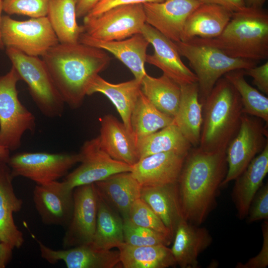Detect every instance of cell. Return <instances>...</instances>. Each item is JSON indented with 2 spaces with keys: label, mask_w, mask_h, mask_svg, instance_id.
<instances>
[{
  "label": "cell",
  "mask_w": 268,
  "mask_h": 268,
  "mask_svg": "<svg viewBox=\"0 0 268 268\" xmlns=\"http://www.w3.org/2000/svg\"><path fill=\"white\" fill-rule=\"evenodd\" d=\"M226 150L205 151L192 147L177 182L183 218L201 224L214 208L227 171Z\"/></svg>",
  "instance_id": "1"
},
{
  "label": "cell",
  "mask_w": 268,
  "mask_h": 268,
  "mask_svg": "<svg viewBox=\"0 0 268 268\" xmlns=\"http://www.w3.org/2000/svg\"><path fill=\"white\" fill-rule=\"evenodd\" d=\"M42 59L65 103L72 109L82 105L90 83L111 61L105 51L80 42L59 43Z\"/></svg>",
  "instance_id": "2"
},
{
  "label": "cell",
  "mask_w": 268,
  "mask_h": 268,
  "mask_svg": "<svg viewBox=\"0 0 268 268\" xmlns=\"http://www.w3.org/2000/svg\"><path fill=\"white\" fill-rule=\"evenodd\" d=\"M242 114L238 93L224 77H221L203 102L198 147L205 151L226 150L238 132Z\"/></svg>",
  "instance_id": "3"
},
{
  "label": "cell",
  "mask_w": 268,
  "mask_h": 268,
  "mask_svg": "<svg viewBox=\"0 0 268 268\" xmlns=\"http://www.w3.org/2000/svg\"><path fill=\"white\" fill-rule=\"evenodd\" d=\"M201 39L234 58L254 61L268 59V14L262 8L246 6L233 12L219 36Z\"/></svg>",
  "instance_id": "4"
},
{
  "label": "cell",
  "mask_w": 268,
  "mask_h": 268,
  "mask_svg": "<svg viewBox=\"0 0 268 268\" xmlns=\"http://www.w3.org/2000/svg\"><path fill=\"white\" fill-rule=\"evenodd\" d=\"M174 42L180 56L188 60L197 77L200 99L202 104L222 75L257 65L256 61L229 57L201 38Z\"/></svg>",
  "instance_id": "5"
},
{
  "label": "cell",
  "mask_w": 268,
  "mask_h": 268,
  "mask_svg": "<svg viewBox=\"0 0 268 268\" xmlns=\"http://www.w3.org/2000/svg\"><path fill=\"white\" fill-rule=\"evenodd\" d=\"M5 49L12 67L20 80L27 84L29 94L41 113L50 118L61 117L65 103L42 59L12 48Z\"/></svg>",
  "instance_id": "6"
},
{
  "label": "cell",
  "mask_w": 268,
  "mask_h": 268,
  "mask_svg": "<svg viewBox=\"0 0 268 268\" xmlns=\"http://www.w3.org/2000/svg\"><path fill=\"white\" fill-rule=\"evenodd\" d=\"M20 77L12 67L0 75V145L14 151L19 148L24 133H33L34 115L22 104L16 88Z\"/></svg>",
  "instance_id": "7"
},
{
  "label": "cell",
  "mask_w": 268,
  "mask_h": 268,
  "mask_svg": "<svg viewBox=\"0 0 268 268\" xmlns=\"http://www.w3.org/2000/svg\"><path fill=\"white\" fill-rule=\"evenodd\" d=\"M0 33L4 48L31 56L42 57L59 43L47 16L20 21L2 15Z\"/></svg>",
  "instance_id": "8"
},
{
  "label": "cell",
  "mask_w": 268,
  "mask_h": 268,
  "mask_svg": "<svg viewBox=\"0 0 268 268\" xmlns=\"http://www.w3.org/2000/svg\"><path fill=\"white\" fill-rule=\"evenodd\" d=\"M262 121L242 114L238 132L225 150L227 171L221 187L237 178L268 143V130Z\"/></svg>",
  "instance_id": "9"
},
{
  "label": "cell",
  "mask_w": 268,
  "mask_h": 268,
  "mask_svg": "<svg viewBox=\"0 0 268 268\" xmlns=\"http://www.w3.org/2000/svg\"><path fill=\"white\" fill-rule=\"evenodd\" d=\"M80 161L79 153L24 152L10 156L7 164L13 178L21 176L42 185L65 177Z\"/></svg>",
  "instance_id": "10"
},
{
  "label": "cell",
  "mask_w": 268,
  "mask_h": 268,
  "mask_svg": "<svg viewBox=\"0 0 268 268\" xmlns=\"http://www.w3.org/2000/svg\"><path fill=\"white\" fill-rule=\"evenodd\" d=\"M146 23L142 4L111 8L93 17H83L84 33L103 41H117L141 33Z\"/></svg>",
  "instance_id": "11"
},
{
  "label": "cell",
  "mask_w": 268,
  "mask_h": 268,
  "mask_svg": "<svg viewBox=\"0 0 268 268\" xmlns=\"http://www.w3.org/2000/svg\"><path fill=\"white\" fill-rule=\"evenodd\" d=\"M79 153L80 165L63 180L72 189L103 180L116 173L132 172L133 168V166L110 157L101 147L98 136L86 141Z\"/></svg>",
  "instance_id": "12"
},
{
  "label": "cell",
  "mask_w": 268,
  "mask_h": 268,
  "mask_svg": "<svg viewBox=\"0 0 268 268\" xmlns=\"http://www.w3.org/2000/svg\"><path fill=\"white\" fill-rule=\"evenodd\" d=\"M97 192L94 183L73 189V208L63 239L64 249L90 244L96 224Z\"/></svg>",
  "instance_id": "13"
},
{
  "label": "cell",
  "mask_w": 268,
  "mask_h": 268,
  "mask_svg": "<svg viewBox=\"0 0 268 268\" xmlns=\"http://www.w3.org/2000/svg\"><path fill=\"white\" fill-rule=\"evenodd\" d=\"M141 34L154 49L153 54H147L146 62L160 69L180 85L197 82L195 73L182 61L174 41L146 23Z\"/></svg>",
  "instance_id": "14"
},
{
  "label": "cell",
  "mask_w": 268,
  "mask_h": 268,
  "mask_svg": "<svg viewBox=\"0 0 268 268\" xmlns=\"http://www.w3.org/2000/svg\"><path fill=\"white\" fill-rule=\"evenodd\" d=\"M33 200L44 224L67 226L73 208V189L64 181L36 185Z\"/></svg>",
  "instance_id": "15"
},
{
  "label": "cell",
  "mask_w": 268,
  "mask_h": 268,
  "mask_svg": "<svg viewBox=\"0 0 268 268\" xmlns=\"http://www.w3.org/2000/svg\"><path fill=\"white\" fill-rule=\"evenodd\" d=\"M201 4L196 0H165L142 4L146 23L178 42L181 40L187 18Z\"/></svg>",
  "instance_id": "16"
},
{
  "label": "cell",
  "mask_w": 268,
  "mask_h": 268,
  "mask_svg": "<svg viewBox=\"0 0 268 268\" xmlns=\"http://www.w3.org/2000/svg\"><path fill=\"white\" fill-rule=\"evenodd\" d=\"M33 237L38 244L41 257L51 264L61 261L67 268H113L120 263L119 251L98 250L90 244L54 250Z\"/></svg>",
  "instance_id": "17"
},
{
  "label": "cell",
  "mask_w": 268,
  "mask_h": 268,
  "mask_svg": "<svg viewBox=\"0 0 268 268\" xmlns=\"http://www.w3.org/2000/svg\"><path fill=\"white\" fill-rule=\"evenodd\" d=\"M186 156L172 151L150 155L139 159L131 173L142 187L175 183Z\"/></svg>",
  "instance_id": "18"
},
{
  "label": "cell",
  "mask_w": 268,
  "mask_h": 268,
  "mask_svg": "<svg viewBox=\"0 0 268 268\" xmlns=\"http://www.w3.org/2000/svg\"><path fill=\"white\" fill-rule=\"evenodd\" d=\"M79 42L111 53L131 71L135 79L140 82L146 74L144 64L149 43L141 33L121 40L103 41L83 32Z\"/></svg>",
  "instance_id": "19"
},
{
  "label": "cell",
  "mask_w": 268,
  "mask_h": 268,
  "mask_svg": "<svg viewBox=\"0 0 268 268\" xmlns=\"http://www.w3.org/2000/svg\"><path fill=\"white\" fill-rule=\"evenodd\" d=\"M10 169L7 163L0 161V243L13 249L20 248L24 242L22 232L15 225L13 214L19 212L23 201L14 190Z\"/></svg>",
  "instance_id": "20"
},
{
  "label": "cell",
  "mask_w": 268,
  "mask_h": 268,
  "mask_svg": "<svg viewBox=\"0 0 268 268\" xmlns=\"http://www.w3.org/2000/svg\"><path fill=\"white\" fill-rule=\"evenodd\" d=\"M100 122L98 137L102 148L112 158L133 166L139 156L133 133L112 115L104 116Z\"/></svg>",
  "instance_id": "21"
},
{
  "label": "cell",
  "mask_w": 268,
  "mask_h": 268,
  "mask_svg": "<svg viewBox=\"0 0 268 268\" xmlns=\"http://www.w3.org/2000/svg\"><path fill=\"white\" fill-rule=\"evenodd\" d=\"M171 248L177 265L181 268H198V257L212 242L208 231L184 219L179 223Z\"/></svg>",
  "instance_id": "22"
},
{
  "label": "cell",
  "mask_w": 268,
  "mask_h": 268,
  "mask_svg": "<svg viewBox=\"0 0 268 268\" xmlns=\"http://www.w3.org/2000/svg\"><path fill=\"white\" fill-rule=\"evenodd\" d=\"M268 173V143L234 180L232 198L239 219L246 218L251 201Z\"/></svg>",
  "instance_id": "23"
},
{
  "label": "cell",
  "mask_w": 268,
  "mask_h": 268,
  "mask_svg": "<svg viewBox=\"0 0 268 268\" xmlns=\"http://www.w3.org/2000/svg\"><path fill=\"white\" fill-rule=\"evenodd\" d=\"M94 185L98 194L123 219L128 217L132 205L140 198L142 186L131 172L113 174Z\"/></svg>",
  "instance_id": "24"
},
{
  "label": "cell",
  "mask_w": 268,
  "mask_h": 268,
  "mask_svg": "<svg viewBox=\"0 0 268 268\" xmlns=\"http://www.w3.org/2000/svg\"><path fill=\"white\" fill-rule=\"evenodd\" d=\"M233 12L217 4L201 3L187 18L182 41L194 38H213L219 36L230 21Z\"/></svg>",
  "instance_id": "25"
},
{
  "label": "cell",
  "mask_w": 268,
  "mask_h": 268,
  "mask_svg": "<svg viewBox=\"0 0 268 268\" xmlns=\"http://www.w3.org/2000/svg\"><path fill=\"white\" fill-rule=\"evenodd\" d=\"M140 198L161 220L173 238L179 223L184 219L177 182L142 187Z\"/></svg>",
  "instance_id": "26"
},
{
  "label": "cell",
  "mask_w": 268,
  "mask_h": 268,
  "mask_svg": "<svg viewBox=\"0 0 268 268\" xmlns=\"http://www.w3.org/2000/svg\"><path fill=\"white\" fill-rule=\"evenodd\" d=\"M181 97L173 123L194 147L200 142L202 124L203 104L197 82L180 85Z\"/></svg>",
  "instance_id": "27"
},
{
  "label": "cell",
  "mask_w": 268,
  "mask_h": 268,
  "mask_svg": "<svg viewBox=\"0 0 268 268\" xmlns=\"http://www.w3.org/2000/svg\"><path fill=\"white\" fill-rule=\"evenodd\" d=\"M140 91L141 82L135 78L114 84L98 74L90 83L86 95L100 93L106 96L115 107L126 127L132 133L131 115Z\"/></svg>",
  "instance_id": "28"
},
{
  "label": "cell",
  "mask_w": 268,
  "mask_h": 268,
  "mask_svg": "<svg viewBox=\"0 0 268 268\" xmlns=\"http://www.w3.org/2000/svg\"><path fill=\"white\" fill-rule=\"evenodd\" d=\"M97 195L96 228L90 245L93 248L101 250L118 248L125 243L123 219L98 192Z\"/></svg>",
  "instance_id": "29"
},
{
  "label": "cell",
  "mask_w": 268,
  "mask_h": 268,
  "mask_svg": "<svg viewBox=\"0 0 268 268\" xmlns=\"http://www.w3.org/2000/svg\"><path fill=\"white\" fill-rule=\"evenodd\" d=\"M120 263L124 268H167L177 263L171 249L164 245L120 246Z\"/></svg>",
  "instance_id": "30"
},
{
  "label": "cell",
  "mask_w": 268,
  "mask_h": 268,
  "mask_svg": "<svg viewBox=\"0 0 268 268\" xmlns=\"http://www.w3.org/2000/svg\"><path fill=\"white\" fill-rule=\"evenodd\" d=\"M141 90L159 111L174 118L179 107L181 87L166 74L154 77L147 73L141 81Z\"/></svg>",
  "instance_id": "31"
},
{
  "label": "cell",
  "mask_w": 268,
  "mask_h": 268,
  "mask_svg": "<svg viewBox=\"0 0 268 268\" xmlns=\"http://www.w3.org/2000/svg\"><path fill=\"white\" fill-rule=\"evenodd\" d=\"M47 17L59 43L79 42L84 29L76 21L75 0H50Z\"/></svg>",
  "instance_id": "32"
},
{
  "label": "cell",
  "mask_w": 268,
  "mask_h": 268,
  "mask_svg": "<svg viewBox=\"0 0 268 268\" xmlns=\"http://www.w3.org/2000/svg\"><path fill=\"white\" fill-rule=\"evenodd\" d=\"M173 122V118L156 108L141 90L131 117L132 131L137 143Z\"/></svg>",
  "instance_id": "33"
},
{
  "label": "cell",
  "mask_w": 268,
  "mask_h": 268,
  "mask_svg": "<svg viewBox=\"0 0 268 268\" xmlns=\"http://www.w3.org/2000/svg\"><path fill=\"white\" fill-rule=\"evenodd\" d=\"M192 147L173 123L137 142L139 159L150 155L170 151L186 156Z\"/></svg>",
  "instance_id": "34"
},
{
  "label": "cell",
  "mask_w": 268,
  "mask_h": 268,
  "mask_svg": "<svg viewBox=\"0 0 268 268\" xmlns=\"http://www.w3.org/2000/svg\"><path fill=\"white\" fill-rule=\"evenodd\" d=\"M244 69L229 71L224 77L238 93L242 105L243 114L268 122V98L250 85L245 80Z\"/></svg>",
  "instance_id": "35"
},
{
  "label": "cell",
  "mask_w": 268,
  "mask_h": 268,
  "mask_svg": "<svg viewBox=\"0 0 268 268\" xmlns=\"http://www.w3.org/2000/svg\"><path fill=\"white\" fill-rule=\"evenodd\" d=\"M124 242L134 246H169L173 239L164 234L137 226L128 218L123 219Z\"/></svg>",
  "instance_id": "36"
},
{
  "label": "cell",
  "mask_w": 268,
  "mask_h": 268,
  "mask_svg": "<svg viewBox=\"0 0 268 268\" xmlns=\"http://www.w3.org/2000/svg\"><path fill=\"white\" fill-rule=\"evenodd\" d=\"M128 218L137 226L159 232L173 239L161 220L140 198L132 205Z\"/></svg>",
  "instance_id": "37"
},
{
  "label": "cell",
  "mask_w": 268,
  "mask_h": 268,
  "mask_svg": "<svg viewBox=\"0 0 268 268\" xmlns=\"http://www.w3.org/2000/svg\"><path fill=\"white\" fill-rule=\"evenodd\" d=\"M50 0H2L3 11L8 15L31 18L47 16Z\"/></svg>",
  "instance_id": "38"
},
{
  "label": "cell",
  "mask_w": 268,
  "mask_h": 268,
  "mask_svg": "<svg viewBox=\"0 0 268 268\" xmlns=\"http://www.w3.org/2000/svg\"><path fill=\"white\" fill-rule=\"evenodd\" d=\"M246 217L249 223L268 219V182L262 185L255 195Z\"/></svg>",
  "instance_id": "39"
},
{
  "label": "cell",
  "mask_w": 268,
  "mask_h": 268,
  "mask_svg": "<svg viewBox=\"0 0 268 268\" xmlns=\"http://www.w3.org/2000/svg\"><path fill=\"white\" fill-rule=\"evenodd\" d=\"M263 241L259 254L245 263H238L236 268H266L268 266V221L262 225Z\"/></svg>",
  "instance_id": "40"
},
{
  "label": "cell",
  "mask_w": 268,
  "mask_h": 268,
  "mask_svg": "<svg viewBox=\"0 0 268 268\" xmlns=\"http://www.w3.org/2000/svg\"><path fill=\"white\" fill-rule=\"evenodd\" d=\"M164 0H100L85 16L95 17L111 8L120 5L143 4L146 2H159Z\"/></svg>",
  "instance_id": "41"
},
{
  "label": "cell",
  "mask_w": 268,
  "mask_h": 268,
  "mask_svg": "<svg viewBox=\"0 0 268 268\" xmlns=\"http://www.w3.org/2000/svg\"><path fill=\"white\" fill-rule=\"evenodd\" d=\"M245 75L253 78V83L261 92L268 94V62L260 66L244 69Z\"/></svg>",
  "instance_id": "42"
},
{
  "label": "cell",
  "mask_w": 268,
  "mask_h": 268,
  "mask_svg": "<svg viewBox=\"0 0 268 268\" xmlns=\"http://www.w3.org/2000/svg\"><path fill=\"white\" fill-rule=\"evenodd\" d=\"M201 3L214 4L222 6L232 12L243 10L246 6L244 0H196Z\"/></svg>",
  "instance_id": "43"
},
{
  "label": "cell",
  "mask_w": 268,
  "mask_h": 268,
  "mask_svg": "<svg viewBox=\"0 0 268 268\" xmlns=\"http://www.w3.org/2000/svg\"><path fill=\"white\" fill-rule=\"evenodd\" d=\"M100 0H75L77 18L86 16Z\"/></svg>",
  "instance_id": "44"
},
{
  "label": "cell",
  "mask_w": 268,
  "mask_h": 268,
  "mask_svg": "<svg viewBox=\"0 0 268 268\" xmlns=\"http://www.w3.org/2000/svg\"><path fill=\"white\" fill-rule=\"evenodd\" d=\"M13 249L8 244L0 243V268H4L10 262Z\"/></svg>",
  "instance_id": "45"
},
{
  "label": "cell",
  "mask_w": 268,
  "mask_h": 268,
  "mask_svg": "<svg viewBox=\"0 0 268 268\" xmlns=\"http://www.w3.org/2000/svg\"><path fill=\"white\" fill-rule=\"evenodd\" d=\"M244 1L247 7L261 8L267 0H244Z\"/></svg>",
  "instance_id": "46"
},
{
  "label": "cell",
  "mask_w": 268,
  "mask_h": 268,
  "mask_svg": "<svg viewBox=\"0 0 268 268\" xmlns=\"http://www.w3.org/2000/svg\"><path fill=\"white\" fill-rule=\"evenodd\" d=\"M10 151L7 148L0 145V161L7 163L10 156Z\"/></svg>",
  "instance_id": "47"
},
{
  "label": "cell",
  "mask_w": 268,
  "mask_h": 268,
  "mask_svg": "<svg viewBox=\"0 0 268 268\" xmlns=\"http://www.w3.org/2000/svg\"><path fill=\"white\" fill-rule=\"evenodd\" d=\"M3 11L2 7V0H0V49L3 50L4 49V46L2 43L1 38V33H0V28H1V18H2V11Z\"/></svg>",
  "instance_id": "48"
}]
</instances>
